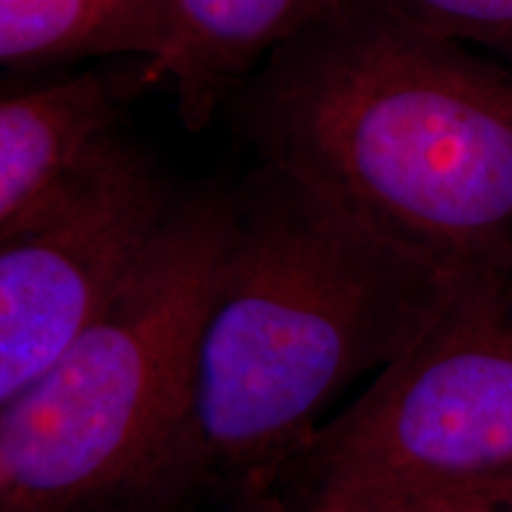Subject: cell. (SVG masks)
<instances>
[{
  "instance_id": "1",
  "label": "cell",
  "mask_w": 512,
  "mask_h": 512,
  "mask_svg": "<svg viewBox=\"0 0 512 512\" xmlns=\"http://www.w3.org/2000/svg\"><path fill=\"white\" fill-rule=\"evenodd\" d=\"M264 166L470 290L512 292V69L335 0L261 64Z\"/></svg>"
},
{
  "instance_id": "2",
  "label": "cell",
  "mask_w": 512,
  "mask_h": 512,
  "mask_svg": "<svg viewBox=\"0 0 512 512\" xmlns=\"http://www.w3.org/2000/svg\"><path fill=\"white\" fill-rule=\"evenodd\" d=\"M467 292L484 290L396 252L264 166L230 197L197 332L183 512L273 491L332 403L406 354Z\"/></svg>"
},
{
  "instance_id": "3",
  "label": "cell",
  "mask_w": 512,
  "mask_h": 512,
  "mask_svg": "<svg viewBox=\"0 0 512 512\" xmlns=\"http://www.w3.org/2000/svg\"><path fill=\"white\" fill-rule=\"evenodd\" d=\"M230 197L174 204L110 302L0 413V512H183L197 332Z\"/></svg>"
},
{
  "instance_id": "4",
  "label": "cell",
  "mask_w": 512,
  "mask_h": 512,
  "mask_svg": "<svg viewBox=\"0 0 512 512\" xmlns=\"http://www.w3.org/2000/svg\"><path fill=\"white\" fill-rule=\"evenodd\" d=\"M512 477V292H467L325 420L280 477L294 510Z\"/></svg>"
},
{
  "instance_id": "5",
  "label": "cell",
  "mask_w": 512,
  "mask_h": 512,
  "mask_svg": "<svg viewBox=\"0 0 512 512\" xmlns=\"http://www.w3.org/2000/svg\"><path fill=\"white\" fill-rule=\"evenodd\" d=\"M174 204L145 159L110 136L0 228V413L93 323Z\"/></svg>"
},
{
  "instance_id": "6",
  "label": "cell",
  "mask_w": 512,
  "mask_h": 512,
  "mask_svg": "<svg viewBox=\"0 0 512 512\" xmlns=\"http://www.w3.org/2000/svg\"><path fill=\"white\" fill-rule=\"evenodd\" d=\"M335 0H155L147 24L145 79L174 88L192 128L214 114L242 76Z\"/></svg>"
},
{
  "instance_id": "7",
  "label": "cell",
  "mask_w": 512,
  "mask_h": 512,
  "mask_svg": "<svg viewBox=\"0 0 512 512\" xmlns=\"http://www.w3.org/2000/svg\"><path fill=\"white\" fill-rule=\"evenodd\" d=\"M119 86L102 74L0 98V228L112 136Z\"/></svg>"
},
{
  "instance_id": "8",
  "label": "cell",
  "mask_w": 512,
  "mask_h": 512,
  "mask_svg": "<svg viewBox=\"0 0 512 512\" xmlns=\"http://www.w3.org/2000/svg\"><path fill=\"white\" fill-rule=\"evenodd\" d=\"M155 0H0V62L140 53Z\"/></svg>"
},
{
  "instance_id": "9",
  "label": "cell",
  "mask_w": 512,
  "mask_h": 512,
  "mask_svg": "<svg viewBox=\"0 0 512 512\" xmlns=\"http://www.w3.org/2000/svg\"><path fill=\"white\" fill-rule=\"evenodd\" d=\"M422 34L496 53L512 69V0H361Z\"/></svg>"
},
{
  "instance_id": "10",
  "label": "cell",
  "mask_w": 512,
  "mask_h": 512,
  "mask_svg": "<svg viewBox=\"0 0 512 512\" xmlns=\"http://www.w3.org/2000/svg\"><path fill=\"white\" fill-rule=\"evenodd\" d=\"M294 512H512V477L418 494L356 498Z\"/></svg>"
},
{
  "instance_id": "11",
  "label": "cell",
  "mask_w": 512,
  "mask_h": 512,
  "mask_svg": "<svg viewBox=\"0 0 512 512\" xmlns=\"http://www.w3.org/2000/svg\"><path fill=\"white\" fill-rule=\"evenodd\" d=\"M226 512H294L278 491H266V494H254L233 503Z\"/></svg>"
}]
</instances>
